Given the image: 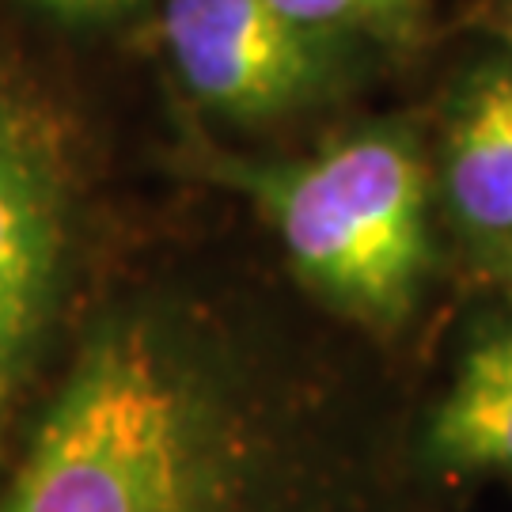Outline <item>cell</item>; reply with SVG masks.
Here are the masks:
<instances>
[{"label": "cell", "instance_id": "cell-1", "mask_svg": "<svg viewBox=\"0 0 512 512\" xmlns=\"http://www.w3.org/2000/svg\"><path fill=\"white\" fill-rule=\"evenodd\" d=\"M0 512H368L300 395L171 300L107 311Z\"/></svg>", "mask_w": 512, "mask_h": 512}, {"label": "cell", "instance_id": "cell-2", "mask_svg": "<svg viewBox=\"0 0 512 512\" xmlns=\"http://www.w3.org/2000/svg\"><path fill=\"white\" fill-rule=\"evenodd\" d=\"M213 179L243 190L274 224L296 277L330 311L399 330L433 270L429 175L414 133L372 126L308 160H224Z\"/></svg>", "mask_w": 512, "mask_h": 512}, {"label": "cell", "instance_id": "cell-3", "mask_svg": "<svg viewBox=\"0 0 512 512\" xmlns=\"http://www.w3.org/2000/svg\"><path fill=\"white\" fill-rule=\"evenodd\" d=\"M80 224L73 137L16 61L0 54V414L50 330Z\"/></svg>", "mask_w": 512, "mask_h": 512}, {"label": "cell", "instance_id": "cell-4", "mask_svg": "<svg viewBox=\"0 0 512 512\" xmlns=\"http://www.w3.org/2000/svg\"><path fill=\"white\" fill-rule=\"evenodd\" d=\"M160 42L186 95L228 122H277L346 80V42L296 27L270 0H164Z\"/></svg>", "mask_w": 512, "mask_h": 512}, {"label": "cell", "instance_id": "cell-5", "mask_svg": "<svg viewBox=\"0 0 512 512\" xmlns=\"http://www.w3.org/2000/svg\"><path fill=\"white\" fill-rule=\"evenodd\" d=\"M444 198L459 228L512 251V65H482L459 88L444 137Z\"/></svg>", "mask_w": 512, "mask_h": 512}, {"label": "cell", "instance_id": "cell-6", "mask_svg": "<svg viewBox=\"0 0 512 512\" xmlns=\"http://www.w3.org/2000/svg\"><path fill=\"white\" fill-rule=\"evenodd\" d=\"M425 452L448 471H512V327L482 330L463 353Z\"/></svg>", "mask_w": 512, "mask_h": 512}, {"label": "cell", "instance_id": "cell-7", "mask_svg": "<svg viewBox=\"0 0 512 512\" xmlns=\"http://www.w3.org/2000/svg\"><path fill=\"white\" fill-rule=\"evenodd\" d=\"M281 16L334 42L406 46L425 27V0H270Z\"/></svg>", "mask_w": 512, "mask_h": 512}, {"label": "cell", "instance_id": "cell-8", "mask_svg": "<svg viewBox=\"0 0 512 512\" xmlns=\"http://www.w3.org/2000/svg\"><path fill=\"white\" fill-rule=\"evenodd\" d=\"M35 4L42 12L69 19V23H107V19L126 16L141 0H35Z\"/></svg>", "mask_w": 512, "mask_h": 512}, {"label": "cell", "instance_id": "cell-9", "mask_svg": "<svg viewBox=\"0 0 512 512\" xmlns=\"http://www.w3.org/2000/svg\"><path fill=\"white\" fill-rule=\"evenodd\" d=\"M490 27H494L501 42L512 50V0H497L494 12H490Z\"/></svg>", "mask_w": 512, "mask_h": 512}, {"label": "cell", "instance_id": "cell-10", "mask_svg": "<svg viewBox=\"0 0 512 512\" xmlns=\"http://www.w3.org/2000/svg\"><path fill=\"white\" fill-rule=\"evenodd\" d=\"M505 262H509V270H512V251H509V255H505Z\"/></svg>", "mask_w": 512, "mask_h": 512}]
</instances>
